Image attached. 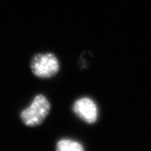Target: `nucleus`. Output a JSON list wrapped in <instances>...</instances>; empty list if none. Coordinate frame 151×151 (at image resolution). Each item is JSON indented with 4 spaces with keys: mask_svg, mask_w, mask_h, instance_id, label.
<instances>
[{
    "mask_svg": "<svg viewBox=\"0 0 151 151\" xmlns=\"http://www.w3.org/2000/svg\"><path fill=\"white\" fill-rule=\"evenodd\" d=\"M50 111V104L43 94L34 98L27 108L20 113V119L27 127H37L44 121Z\"/></svg>",
    "mask_w": 151,
    "mask_h": 151,
    "instance_id": "nucleus-1",
    "label": "nucleus"
},
{
    "mask_svg": "<svg viewBox=\"0 0 151 151\" xmlns=\"http://www.w3.org/2000/svg\"><path fill=\"white\" fill-rule=\"evenodd\" d=\"M30 68L33 74L38 78H50L58 73L60 63L54 54L39 53L32 59Z\"/></svg>",
    "mask_w": 151,
    "mask_h": 151,
    "instance_id": "nucleus-2",
    "label": "nucleus"
},
{
    "mask_svg": "<svg viewBox=\"0 0 151 151\" xmlns=\"http://www.w3.org/2000/svg\"><path fill=\"white\" fill-rule=\"evenodd\" d=\"M73 112L78 118L87 123L92 124L97 121L98 109L93 100L88 97L81 98L73 105Z\"/></svg>",
    "mask_w": 151,
    "mask_h": 151,
    "instance_id": "nucleus-3",
    "label": "nucleus"
},
{
    "mask_svg": "<svg viewBox=\"0 0 151 151\" xmlns=\"http://www.w3.org/2000/svg\"><path fill=\"white\" fill-rule=\"evenodd\" d=\"M56 151H84V148L78 141L65 139L58 141Z\"/></svg>",
    "mask_w": 151,
    "mask_h": 151,
    "instance_id": "nucleus-4",
    "label": "nucleus"
}]
</instances>
